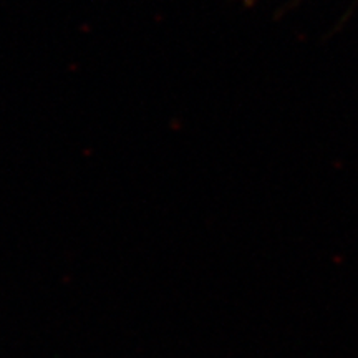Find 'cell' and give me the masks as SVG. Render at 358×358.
Listing matches in <instances>:
<instances>
[{
  "label": "cell",
  "mask_w": 358,
  "mask_h": 358,
  "mask_svg": "<svg viewBox=\"0 0 358 358\" xmlns=\"http://www.w3.org/2000/svg\"><path fill=\"white\" fill-rule=\"evenodd\" d=\"M244 2H248V3H252V2H256V0H244Z\"/></svg>",
  "instance_id": "6da1fadb"
}]
</instances>
